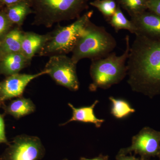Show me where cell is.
Here are the masks:
<instances>
[{
    "mask_svg": "<svg viewBox=\"0 0 160 160\" xmlns=\"http://www.w3.org/2000/svg\"><path fill=\"white\" fill-rule=\"evenodd\" d=\"M126 66L132 91L150 98L160 95V39L135 35Z\"/></svg>",
    "mask_w": 160,
    "mask_h": 160,
    "instance_id": "obj_1",
    "label": "cell"
},
{
    "mask_svg": "<svg viewBox=\"0 0 160 160\" xmlns=\"http://www.w3.org/2000/svg\"><path fill=\"white\" fill-rule=\"evenodd\" d=\"M89 0H28L34 14L32 24L50 28L55 23L77 19L89 8Z\"/></svg>",
    "mask_w": 160,
    "mask_h": 160,
    "instance_id": "obj_2",
    "label": "cell"
},
{
    "mask_svg": "<svg viewBox=\"0 0 160 160\" xmlns=\"http://www.w3.org/2000/svg\"><path fill=\"white\" fill-rule=\"evenodd\" d=\"M125 42L126 49L121 55L112 52L106 57L92 61L89 69L92 79L89 86L90 91L109 89L121 82L127 76L126 62L130 47L129 35L125 38Z\"/></svg>",
    "mask_w": 160,
    "mask_h": 160,
    "instance_id": "obj_3",
    "label": "cell"
},
{
    "mask_svg": "<svg viewBox=\"0 0 160 160\" xmlns=\"http://www.w3.org/2000/svg\"><path fill=\"white\" fill-rule=\"evenodd\" d=\"M117 45L116 40L105 27L90 21L72 49L71 58L76 64L84 58L92 61L102 58L111 53Z\"/></svg>",
    "mask_w": 160,
    "mask_h": 160,
    "instance_id": "obj_4",
    "label": "cell"
},
{
    "mask_svg": "<svg viewBox=\"0 0 160 160\" xmlns=\"http://www.w3.org/2000/svg\"><path fill=\"white\" fill-rule=\"evenodd\" d=\"M93 11L86 12L69 26H58L49 32L48 38L38 53L40 56L66 55L72 52L78 40L84 33Z\"/></svg>",
    "mask_w": 160,
    "mask_h": 160,
    "instance_id": "obj_5",
    "label": "cell"
},
{
    "mask_svg": "<svg viewBox=\"0 0 160 160\" xmlns=\"http://www.w3.org/2000/svg\"><path fill=\"white\" fill-rule=\"evenodd\" d=\"M76 66L71 58L66 55H59L49 58L44 70L58 85L76 91L80 87Z\"/></svg>",
    "mask_w": 160,
    "mask_h": 160,
    "instance_id": "obj_6",
    "label": "cell"
},
{
    "mask_svg": "<svg viewBox=\"0 0 160 160\" xmlns=\"http://www.w3.org/2000/svg\"><path fill=\"white\" fill-rule=\"evenodd\" d=\"M8 146L1 156L4 160H40L46 153L41 140L36 136H17Z\"/></svg>",
    "mask_w": 160,
    "mask_h": 160,
    "instance_id": "obj_7",
    "label": "cell"
},
{
    "mask_svg": "<svg viewBox=\"0 0 160 160\" xmlns=\"http://www.w3.org/2000/svg\"><path fill=\"white\" fill-rule=\"evenodd\" d=\"M132 152L138 154L141 160L151 158H160V131L146 126L132 139L131 145L121 149L118 154L127 155Z\"/></svg>",
    "mask_w": 160,
    "mask_h": 160,
    "instance_id": "obj_8",
    "label": "cell"
},
{
    "mask_svg": "<svg viewBox=\"0 0 160 160\" xmlns=\"http://www.w3.org/2000/svg\"><path fill=\"white\" fill-rule=\"evenodd\" d=\"M45 74H47V72L43 70L36 74L18 73L6 77L0 82V101L3 102L12 98L21 97L30 82Z\"/></svg>",
    "mask_w": 160,
    "mask_h": 160,
    "instance_id": "obj_9",
    "label": "cell"
},
{
    "mask_svg": "<svg viewBox=\"0 0 160 160\" xmlns=\"http://www.w3.org/2000/svg\"><path fill=\"white\" fill-rule=\"evenodd\" d=\"M132 22L136 28L137 34L160 39V17L152 12L145 11L131 17Z\"/></svg>",
    "mask_w": 160,
    "mask_h": 160,
    "instance_id": "obj_10",
    "label": "cell"
},
{
    "mask_svg": "<svg viewBox=\"0 0 160 160\" xmlns=\"http://www.w3.org/2000/svg\"><path fill=\"white\" fill-rule=\"evenodd\" d=\"M31 62L21 52L6 55L0 58V75L7 77L18 73Z\"/></svg>",
    "mask_w": 160,
    "mask_h": 160,
    "instance_id": "obj_11",
    "label": "cell"
},
{
    "mask_svg": "<svg viewBox=\"0 0 160 160\" xmlns=\"http://www.w3.org/2000/svg\"><path fill=\"white\" fill-rule=\"evenodd\" d=\"M99 102V101L95 100L91 106H83L79 108H76L71 103H68V106L72 111V117L69 121L63 123L61 126H65L72 122L92 123L94 124L95 127L99 128L102 126L105 120L99 119L94 113V108Z\"/></svg>",
    "mask_w": 160,
    "mask_h": 160,
    "instance_id": "obj_12",
    "label": "cell"
},
{
    "mask_svg": "<svg viewBox=\"0 0 160 160\" xmlns=\"http://www.w3.org/2000/svg\"><path fill=\"white\" fill-rule=\"evenodd\" d=\"M48 38V34L41 35L32 32H24L22 38L21 53L31 61L38 53Z\"/></svg>",
    "mask_w": 160,
    "mask_h": 160,
    "instance_id": "obj_13",
    "label": "cell"
},
{
    "mask_svg": "<svg viewBox=\"0 0 160 160\" xmlns=\"http://www.w3.org/2000/svg\"><path fill=\"white\" fill-rule=\"evenodd\" d=\"M24 32L21 27H13L0 41V58L10 53L21 52Z\"/></svg>",
    "mask_w": 160,
    "mask_h": 160,
    "instance_id": "obj_14",
    "label": "cell"
},
{
    "mask_svg": "<svg viewBox=\"0 0 160 160\" xmlns=\"http://www.w3.org/2000/svg\"><path fill=\"white\" fill-rule=\"evenodd\" d=\"M4 109L6 114L18 119L34 112L36 106L30 99L21 97L11 101Z\"/></svg>",
    "mask_w": 160,
    "mask_h": 160,
    "instance_id": "obj_15",
    "label": "cell"
},
{
    "mask_svg": "<svg viewBox=\"0 0 160 160\" xmlns=\"http://www.w3.org/2000/svg\"><path fill=\"white\" fill-rule=\"evenodd\" d=\"M4 9L10 22L20 27L23 25L26 17L29 14H33L28 0L6 7Z\"/></svg>",
    "mask_w": 160,
    "mask_h": 160,
    "instance_id": "obj_16",
    "label": "cell"
},
{
    "mask_svg": "<svg viewBox=\"0 0 160 160\" xmlns=\"http://www.w3.org/2000/svg\"><path fill=\"white\" fill-rule=\"evenodd\" d=\"M108 22L116 32L122 29H126L135 35L137 33L135 26L126 17L119 5H118L116 11Z\"/></svg>",
    "mask_w": 160,
    "mask_h": 160,
    "instance_id": "obj_17",
    "label": "cell"
},
{
    "mask_svg": "<svg viewBox=\"0 0 160 160\" xmlns=\"http://www.w3.org/2000/svg\"><path fill=\"white\" fill-rule=\"evenodd\" d=\"M109 99L112 104L111 114L116 118H124L136 111L126 100L113 97H110Z\"/></svg>",
    "mask_w": 160,
    "mask_h": 160,
    "instance_id": "obj_18",
    "label": "cell"
},
{
    "mask_svg": "<svg viewBox=\"0 0 160 160\" xmlns=\"http://www.w3.org/2000/svg\"><path fill=\"white\" fill-rule=\"evenodd\" d=\"M118 5L125 9L130 17L146 11L148 0H115Z\"/></svg>",
    "mask_w": 160,
    "mask_h": 160,
    "instance_id": "obj_19",
    "label": "cell"
},
{
    "mask_svg": "<svg viewBox=\"0 0 160 160\" xmlns=\"http://www.w3.org/2000/svg\"><path fill=\"white\" fill-rule=\"evenodd\" d=\"M89 4L97 8L107 22L114 14L118 7L115 0H94Z\"/></svg>",
    "mask_w": 160,
    "mask_h": 160,
    "instance_id": "obj_20",
    "label": "cell"
},
{
    "mask_svg": "<svg viewBox=\"0 0 160 160\" xmlns=\"http://www.w3.org/2000/svg\"><path fill=\"white\" fill-rule=\"evenodd\" d=\"M13 26L7 18L5 9L0 11V41L13 28Z\"/></svg>",
    "mask_w": 160,
    "mask_h": 160,
    "instance_id": "obj_21",
    "label": "cell"
},
{
    "mask_svg": "<svg viewBox=\"0 0 160 160\" xmlns=\"http://www.w3.org/2000/svg\"><path fill=\"white\" fill-rule=\"evenodd\" d=\"M147 9L160 17V0H148Z\"/></svg>",
    "mask_w": 160,
    "mask_h": 160,
    "instance_id": "obj_22",
    "label": "cell"
},
{
    "mask_svg": "<svg viewBox=\"0 0 160 160\" xmlns=\"http://www.w3.org/2000/svg\"><path fill=\"white\" fill-rule=\"evenodd\" d=\"M3 143L7 145L9 144L6 137L4 118L3 116L0 114V144Z\"/></svg>",
    "mask_w": 160,
    "mask_h": 160,
    "instance_id": "obj_23",
    "label": "cell"
},
{
    "mask_svg": "<svg viewBox=\"0 0 160 160\" xmlns=\"http://www.w3.org/2000/svg\"><path fill=\"white\" fill-rule=\"evenodd\" d=\"M116 160H141L132 156H128L127 155L118 154L117 155Z\"/></svg>",
    "mask_w": 160,
    "mask_h": 160,
    "instance_id": "obj_24",
    "label": "cell"
},
{
    "mask_svg": "<svg viewBox=\"0 0 160 160\" xmlns=\"http://www.w3.org/2000/svg\"><path fill=\"white\" fill-rule=\"evenodd\" d=\"M25 1L26 0H0L6 7L12 6Z\"/></svg>",
    "mask_w": 160,
    "mask_h": 160,
    "instance_id": "obj_25",
    "label": "cell"
},
{
    "mask_svg": "<svg viewBox=\"0 0 160 160\" xmlns=\"http://www.w3.org/2000/svg\"><path fill=\"white\" fill-rule=\"evenodd\" d=\"M109 157L107 155H103L102 154H100L98 156L91 159L90 160H108Z\"/></svg>",
    "mask_w": 160,
    "mask_h": 160,
    "instance_id": "obj_26",
    "label": "cell"
},
{
    "mask_svg": "<svg viewBox=\"0 0 160 160\" xmlns=\"http://www.w3.org/2000/svg\"><path fill=\"white\" fill-rule=\"evenodd\" d=\"M4 5L2 3V2L0 1V11L2 10V9H4Z\"/></svg>",
    "mask_w": 160,
    "mask_h": 160,
    "instance_id": "obj_27",
    "label": "cell"
},
{
    "mask_svg": "<svg viewBox=\"0 0 160 160\" xmlns=\"http://www.w3.org/2000/svg\"><path fill=\"white\" fill-rule=\"evenodd\" d=\"M80 160H90V159L82 157L80 158Z\"/></svg>",
    "mask_w": 160,
    "mask_h": 160,
    "instance_id": "obj_28",
    "label": "cell"
},
{
    "mask_svg": "<svg viewBox=\"0 0 160 160\" xmlns=\"http://www.w3.org/2000/svg\"><path fill=\"white\" fill-rule=\"evenodd\" d=\"M2 102H1V101H0V107H1V106H2Z\"/></svg>",
    "mask_w": 160,
    "mask_h": 160,
    "instance_id": "obj_29",
    "label": "cell"
},
{
    "mask_svg": "<svg viewBox=\"0 0 160 160\" xmlns=\"http://www.w3.org/2000/svg\"><path fill=\"white\" fill-rule=\"evenodd\" d=\"M0 160H4V159L3 158H2L1 157H0Z\"/></svg>",
    "mask_w": 160,
    "mask_h": 160,
    "instance_id": "obj_30",
    "label": "cell"
},
{
    "mask_svg": "<svg viewBox=\"0 0 160 160\" xmlns=\"http://www.w3.org/2000/svg\"><path fill=\"white\" fill-rule=\"evenodd\" d=\"M62 160H68V159H67V158H64V159H63Z\"/></svg>",
    "mask_w": 160,
    "mask_h": 160,
    "instance_id": "obj_31",
    "label": "cell"
},
{
    "mask_svg": "<svg viewBox=\"0 0 160 160\" xmlns=\"http://www.w3.org/2000/svg\"><path fill=\"white\" fill-rule=\"evenodd\" d=\"M159 160H160V158H159Z\"/></svg>",
    "mask_w": 160,
    "mask_h": 160,
    "instance_id": "obj_32",
    "label": "cell"
}]
</instances>
